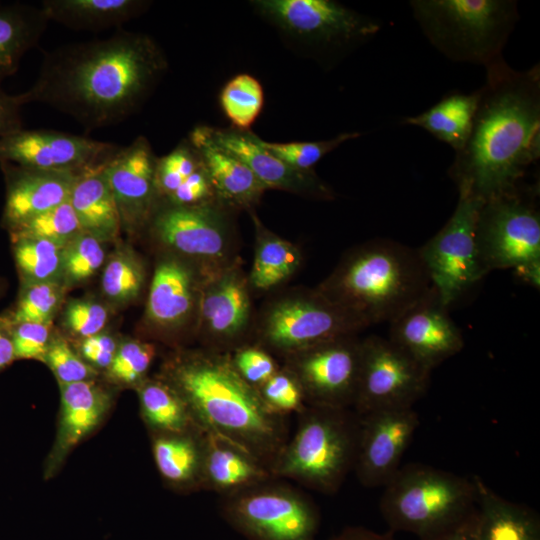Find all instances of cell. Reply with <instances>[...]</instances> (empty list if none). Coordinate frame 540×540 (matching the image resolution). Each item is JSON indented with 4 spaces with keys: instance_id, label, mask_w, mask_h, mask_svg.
Returning a JSON list of instances; mask_svg holds the SVG:
<instances>
[{
    "instance_id": "obj_34",
    "label": "cell",
    "mask_w": 540,
    "mask_h": 540,
    "mask_svg": "<svg viewBox=\"0 0 540 540\" xmlns=\"http://www.w3.org/2000/svg\"><path fill=\"white\" fill-rule=\"evenodd\" d=\"M478 91H452L424 112L406 117L404 124L421 127L456 152L465 145L477 108Z\"/></svg>"
},
{
    "instance_id": "obj_29",
    "label": "cell",
    "mask_w": 540,
    "mask_h": 540,
    "mask_svg": "<svg viewBox=\"0 0 540 540\" xmlns=\"http://www.w3.org/2000/svg\"><path fill=\"white\" fill-rule=\"evenodd\" d=\"M206 439L202 428L153 434V458L166 483L180 490L203 489Z\"/></svg>"
},
{
    "instance_id": "obj_40",
    "label": "cell",
    "mask_w": 540,
    "mask_h": 540,
    "mask_svg": "<svg viewBox=\"0 0 540 540\" xmlns=\"http://www.w3.org/2000/svg\"><path fill=\"white\" fill-rule=\"evenodd\" d=\"M103 241L82 232L63 247L62 277L67 284H76L92 277L105 259Z\"/></svg>"
},
{
    "instance_id": "obj_3",
    "label": "cell",
    "mask_w": 540,
    "mask_h": 540,
    "mask_svg": "<svg viewBox=\"0 0 540 540\" xmlns=\"http://www.w3.org/2000/svg\"><path fill=\"white\" fill-rule=\"evenodd\" d=\"M160 377L178 391L203 430L271 468L289 438L287 417L266 408L258 390L238 374L229 353L203 347L180 351L165 363Z\"/></svg>"
},
{
    "instance_id": "obj_36",
    "label": "cell",
    "mask_w": 540,
    "mask_h": 540,
    "mask_svg": "<svg viewBox=\"0 0 540 540\" xmlns=\"http://www.w3.org/2000/svg\"><path fill=\"white\" fill-rule=\"evenodd\" d=\"M13 255L25 283L57 282L62 277L63 247L54 242L12 237Z\"/></svg>"
},
{
    "instance_id": "obj_7",
    "label": "cell",
    "mask_w": 540,
    "mask_h": 540,
    "mask_svg": "<svg viewBox=\"0 0 540 540\" xmlns=\"http://www.w3.org/2000/svg\"><path fill=\"white\" fill-rule=\"evenodd\" d=\"M409 4L423 34L441 54L485 68L503 58L520 18L514 0H413Z\"/></svg>"
},
{
    "instance_id": "obj_43",
    "label": "cell",
    "mask_w": 540,
    "mask_h": 540,
    "mask_svg": "<svg viewBox=\"0 0 540 540\" xmlns=\"http://www.w3.org/2000/svg\"><path fill=\"white\" fill-rule=\"evenodd\" d=\"M156 355L152 343L140 340H128L118 345L111 365L109 377L123 385L138 386L146 379V374Z\"/></svg>"
},
{
    "instance_id": "obj_13",
    "label": "cell",
    "mask_w": 540,
    "mask_h": 540,
    "mask_svg": "<svg viewBox=\"0 0 540 540\" xmlns=\"http://www.w3.org/2000/svg\"><path fill=\"white\" fill-rule=\"evenodd\" d=\"M257 11L285 34L321 50H345L368 41L381 23L331 0H258Z\"/></svg>"
},
{
    "instance_id": "obj_21",
    "label": "cell",
    "mask_w": 540,
    "mask_h": 540,
    "mask_svg": "<svg viewBox=\"0 0 540 540\" xmlns=\"http://www.w3.org/2000/svg\"><path fill=\"white\" fill-rule=\"evenodd\" d=\"M150 142L138 136L131 144L119 148L105 166L121 228L145 229L160 197L156 185V164Z\"/></svg>"
},
{
    "instance_id": "obj_19",
    "label": "cell",
    "mask_w": 540,
    "mask_h": 540,
    "mask_svg": "<svg viewBox=\"0 0 540 540\" xmlns=\"http://www.w3.org/2000/svg\"><path fill=\"white\" fill-rule=\"evenodd\" d=\"M195 265L170 254L159 258L150 283L145 317L161 334L196 333L203 285L208 278Z\"/></svg>"
},
{
    "instance_id": "obj_48",
    "label": "cell",
    "mask_w": 540,
    "mask_h": 540,
    "mask_svg": "<svg viewBox=\"0 0 540 540\" xmlns=\"http://www.w3.org/2000/svg\"><path fill=\"white\" fill-rule=\"evenodd\" d=\"M51 323L12 324L11 335L15 359L44 360L50 344Z\"/></svg>"
},
{
    "instance_id": "obj_35",
    "label": "cell",
    "mask_w": 540,
    "mask_h": 540,
    "mask_svg": "<svg viewBox=\"0 0 540 540\" xmlns=\"http://www.w3.org/2000/svg\"><path fill=\"white\" fill-rule=\"evenodd\" d=\"M142 416L153 434L201 428L178 391L160 376L137 386Z\"/></svg>"
},
{
    "instance_id": "obj_38",
    "label": "cell",
    "mask_w": 540,
    "mask_h": 540,
    "mask_svg": "<svg viewBox=\"0 0 540 540\" xmlns=\"http://www.w3.org/2000/svg\"><path fill=\"white\" fill-rule=\"evenodd\" d=\"M11 237L42 239L65 246L82 233V228L68 201L10 230Z\"/></svg>"
},
{
    "instance_id": "obj_23",
    "label": "cell",
    "mask_w": 540,
    "mask_h": 540,
    "mask_svg": "<svg viewBox=\"0 0 540 540\" xmlns=\"http://www.w3.org/2000/svg\"><path fill=\"white\" fill-rule=\"evenodd\" d=\"M6 180L3 224L12 230L69 200L78 177L89 170H41L0 161Z\"/></svg>"
},
{
    "instance_id": "obj_1",
    "label": "cell",
    "mask_w": 540,
    "mask_h": 540,
    "mask_svg": "<svg viewBox=\"0 0 540 540\" xmlns=\"http://www.w3.org/2000/svg\"><path fill=\"white\" fill-rule=\"evenodd\" d=\"M166 69L149 35L119 28L106 39L46 52L35 83L18 95L23 105L43 103L97 129L135 113Z\"/></svg>"
},
{
    "instance_id": "obj_15",
    "label": "cell",
    "mask_w": 540,
    "mask_h": 540,
    "mask_svg": "<svg viewBox=\"0 0 540 540\" xmlns=\"http://www.w3.org/2000/svg\"><path fill=\"white\" fill-rule=\"evenodd\" d=\"M252 295L241 258L208 276L195 333L203 348L231 353L252 341L256 316Z\"/></svg>"
},
{
    "instance_id": "obj_37",
    "label": "cell",
    "mask_w": 540,
    "mask_h": 540,
    "mask_svg": "<svg viewBox=\"0 0 540 540\" xmlns=\"http://www.w3.org/2000/svg\"><path fill=\"white\" fill-rule=\"evenodd\" d=\"M220 104L233 128L250 130L263 108L262 85L249 74H238L223 87Z\"/></svg>"
},
{
    "instance_id": "obj_39",
    "label": "cell",
    "mask_w": 540,
    "mask_h": 540,
    "mask_svg": "<svg viewBox=\"0 0 540 540\" xmlns=\"http://www.w3.org/2000/svg\"><path fill=\"white\" fill-rule=\"evenodd\" d=\"M144 285V267L131 252L115 254L104 268L102 289L104 294L113 301L135 300L141 294Z\"/></svg>"
},
{
    "instance_id": "obj_25",
    "label": "cell",
    "mask_w": 540,
    "mask_h": 540,
    "mask_svg": "<svg viewBox=\"0 0 540 540\" xmlns=\"http://www.w3.org/2000/svg\"><path fill=\"white\" fill-rule=\"evenodd\" d=\"M60 386L59 427L49 461L51 472L98 427L110 407L109 395L92 380Z\"/></svg>"
},
{
    "instance_id": "obj_50",
    "label": "cell",
    "mask_w": 540,
    "mask_h": 540,
    "mask_svg": "<svg viewBox=\"0 0 540 540\" xmlns=\"http://www.w3.org/2000/svg\"><path fill=\"white\" fill-rule=\"evenodd\" d=\"M19 95H10L0 88V139L23 129Z\"/></svg>"
},
{
    "instance_id": "obj_24",
    "label": "cell",
    "mask_w": 540,
    "mask_h": 540,
    "mask_svg": "<svg viewBox=\"0 0 540 540\" xmlns=\"http://www.w3.org/2000/svg\"><path fill=\"white\" fill-rule=\"evenodd\" d=\"M188 140L205 165L217 204L233 213L255 210L266 188L249 167L217 144L205 125L196 126Z\"/></svg>"
},
{
    "instance_id": "obj_11",
    "label": "cell",
    "mask_w": 540,
    "mask_h": 540,
    "mask_svg": "<svg viewBox=\"0 0 540 540\" xmlns=\"http://www.w3.org/2000/svg\"><path fill=\"white\" fill-rule=\"evenodd\" d=\"M224 515L255 540H315L313 501L278 478L222 496Z\"/></svg>"
},
{
    "instance_id": "obj_30",
    "label": "cell",
    "mask_w": 540,
    "mask_h": 540,
    "mask_svg": "<svg viewBox=\"0 0 540 540\" xmlns=\"http://www.w3.org/2000/svg\"><path fill=\"white\" fill-rule=\"evenodd\" d=\"M255 231L254 257L247 274L254 293L279 290L300 270L303 253L294 243L268 229L255 210L249 212Z\"/></svg>"
},
{
    "instance_id": "obj_26",
    "label": "cell",
    "mask_w": 540,
    "mask_h": 540,
    "mask_svg": "<svg viewBox=\"0 0 540 540\" xmlns=\"http://www.w3.org/2000/svg\"><path fill=\"white\" fill-rule=\"evenodd\" d=\"M156 185L160 200L179 206L216 204L205 165L188 139L157 159Z\"/></svg>"
},
{
    "instance_id": "obj_16",
    "label": "cell",
    "mask_w": 540,
    "mask_h": 540,
    "mask_svg": "<svg viewBox=\"0 0 540 540\" xmlns=\"http://www.w3.org/2000/svg\"><path fill=\"white\" fill-rule=\"evenodd\" d=\"M361 360L357 335L328 340L282 359L298 380L307 405L352 408Z\"/></svg>"
},
{
    "instance_id": "obj_10",
    "label": "cell",
    "mask_w": 540,
    "mask_h": 540,
    "mask_svg": "<svg viewBox=\"0 0 540 540\" xmlns=\"http://www.w3.org/2000/svg\"><path fill=\"white\" fill-rule=\"evenodd\" d=\"M538 189L519 186L482 203L476 220L475 241L480 264L488 274L518 269L540 261Z\"/></svg>"
},
{
    "instance_id": "obj_28",
    "label": "cell",
    "mask_w": 540,
    "mask_h": 540,
    "mask_svg": "<svg viewBox=\"0 0 540 540\" xmlns=\"http://www.w3.org/2000/svg\"><path fill=\"white\" fill-rule=\"evenodd\" d=\"M272 478L270 469L251 453L207 432L203 489L222 497Z\"/></svg>"
},
{
    "instance_id": "obj_20",
    "label": "cell",
    "mask_w": 540,
    "mask_h": 540,
    "mask_svg": "<svg viewBox=\"0 0 540 540\" xmlns=\"http://www.w3.org/2000/svg\"><path fill=\"white\" fill-rule=\"evenodd\" d=\"M432 287L390 322L389 337L417 362L431 370L464 346L461 330Z\"/></svg>"
},
{
    "instance_id": "obj_51",
    "label": "cell",
    "mask_w": 540,
    "mask_h": 540,
    "mask_svg": "<svg viewBox=\"0 0 540 540\" xmlns=\"http://www.w3.org/2000/svg\"><path fill=\"white\" fill-rule=\"evenodd\" d=\"M9 316L0 317V371L15 360Z\"/></svg>"
},
{
    "instance_id": "obj_6",
    "label": "cell",
    "mask_w": 540,
    "mask_h": 540,
    "mask_svg": "<svg viewBox=\"0 0 540 540\" xmlns=\"http://www.w3.org/2000/svg\"><path fill=\"white\" fill-rule=\"evenodd\" d=\"M297 415L296 431L274 460L271 474L335 494L354 470L360 416L352 408L307 404Z\"/></svg>"
},
{
    "instance_id": "obj_46",
    "label": "cell",
    "mask_w": 540,
    "mask_h": 540,
    "mask_svg": "<svg viewBox=\"0 0 540 540\" xmlns=\"http://www.w3.org/2000/svg\"><path fill=\"white\" fill-rule=\"evenodd\" d=\"M60 384L88 381L96 370L79 356L62 338L51 339L43 360Z\"/></svg>"
},
{
    "instance_id": "obj_44",
    "label": "cell",
    "mask_w": 540,
    "mask_h": 540,
    "mask_svg": "<svg viewBox=\"0 0 540 540\" xmlns=\"http://www.w3.org/2000/svg\"><path fill=\"white\" fill-rule=\"evenodd\" d=\"M266 408L279 416L298 414L306 406L297 378L284 366L257 389Z\"/></svg>"
},
{
    "instance_id": "obj_49",
    "label": "cell",
    "mask_w": 540,
    "mask_h": 540,
    "mask_svg": "<svg viewBox=\"0 0 540 540\" xmlns=\"http://www.w3.org/2000/svg\"><path fill=\"white\" fill-rule=\"evenodd\" d=\"M118 345L115 339L104 333L86 338L80 345L81 357L93 368L108 369L116 354Z\"/></svg>"
},
{
    "instance_id": "obj_42",
    "label": "cell",
    "mask_w": 540,
    "mask_h": 540,
    "mask_svg": "<svg viewBox=\"0 0 540 540\" xmlns=\"http://www.w3.org/2000/svg\"><path fill=\"white\" fill-rule=\"evenodd\" d=\"M62 295L58 282L25 283L16 307L9 316L11 323H51Z\"/></svg>"
},
{
    "instance_id": "obj_32",
    "label": "cell",
    "mask_w": 540,
    "mask_h": 540,
    "mask_svg": "<svg viewBox=\"0 0 540 540\" xmlns=\"http://www.w3.org/2000/svg\"><path fill=\"white\" fill-rule=\"evenodd\" d=\"M148 6L141 0H44L40 7L49 21L74 30L101 31L121 28Z\"/></svg>"
},
{
    "instance_id": "obj_14",
    "label": "cell",
    "mask_w": 540,
    "mask_h": 540,
    "mask_svg": "<svg viewBox=\"0 0 540 540\" xmlns=\"http://www.w3.org/2000/svg\"><path fill=\"white\" fill-rule=\"evenodd\" d=\"M431 370L390 339H361L359 381L353 409L358 415L413 408L426 393Z\"/></svg>"
},
{
    "instance_id": "obj_45",
    "label": "cell",
    "mask_w": 540,
    "mask_h": 540,
    "mask_svg": "<svg viewBox=\"0 0 540 540\" xmlns=\"http://www.w3.org/2000/svg\"><path fill=\"white\" fill-rule=\"evenodd\" d=\"M229 354L238 374L256 389L281 367L275 356L253 342L246 343Z\"/></svg>"
},
{
    "instance_id": "obj_8",
    "label": "cell",
    "mask_w": 540,
    "mask_h": 540,
    "mask_svg": "<svg viewBox=\"0 0 540 540\" xmlns=\"http://www.w3.org/2000/svg\"><path fill=\"white\" fill-rule=\"evenodd\" d=\"M367 328L317 288H290L272 295L256 313L252 341L281 360Z\"/></svg>"
},
{
    "instance_id": "obj_47",
    "label": "cell",
    "mask_w": 540,
    "mask_h": 540,
    "mask_svg": "<svg viewBox=\"0 0 540 540\" xmlns=\"http://www.w3.org/2000/svg\"><path fill=\"white\" fill-rule=\"evenodd\" d=\"M107 318L106 308L90 300H73L67 305L64 313L67 328L82 338L101 333Z\"/></svg>"
},
{
    "instance_id": "obj_4",
    "label": "cell",
    "mask_w": 540,
    "mask_h": 540,
    "mask_svg": "<svg viewBox=\"0 0 540 540\" xmlns=\"http://www.w3.org/2000/svg\"><path fill=\"white\" fill-rule=\"evenodd\" d=\"M430 287L417 250L378 238L346 251L316 288L369 327L392 322Z\"/></svg>"
},
{
    "instance_id": "obj_22",
    "label": "cell",
    "mask_w": 540,
    "mask_h": 540,
    "mask_svg": "<svg viewBox=\"0 0 540 540\" xmlns=\"http://www.w3.org/2000/svg\"><path fill=\"white\" fill-rule=\"evenodd\" d=\"M206 129L217 144L249 167L266 190H281L315 200L335 198L332 188L315 171L303 172L292 168L267 150L261 138L250 130L210 126Z\"/></svg>"
},
{
    "instance_id": "obj_17",
    "label": "cell",
    "mask_w": 540,
    "mask_h": 540,
    "mask_svg": "<svg viewBox=\"0 0 540 540\" xmlns=\"http://www.w3.org/2000/svg\"><path fill=\"white\" fill-rule=\"evenodd\" d=\"M360 416L354 472L367 488L384 487L401 467L419 426L413 408L372 411Z\"/></svg>"
},
{
    "instance_id": "obj_31",
    "label": "cell",
    "mask_w": 540,
    "mask_h": 540,
    "mask_svg": "<svg viewBox=\"0 0 540 540\" xmlns=\"http://www.w3.org/2000/svg\"><path fill=\"white\" fill-rule=\"evenodd\" d=\"M106 163L83 172L69 198L82 231L103 242L115 239L121 229L118 208L106 175Z\"/></svg>"
},
{
    "instance_id": "obj_18",
    "label": "cell",
    "mask_w": 540,
    "mask_h": 540,
    "mask_svg": "<svg viewBox=\"0 0 540 540\" xmlns=\"http://www.w3.org/2000/svg\"><path fill=\"white\" fill-rule=\"evenodd\" d=\"M117 146L55 130H20L0 139V161L41 170H87L106 163Z\"/></svg>"
},
{
    "instance_id": "obj_5",
    "label": "cell",
    "mask_w": 540,
    "mask_h": 540,
    "mask_svg": "<svg viewBox=\"0 0 540 540\" xmlns=\"http://www.w3.org/2000/svg\"><path fill=\"white\" fill-rule=\"evenodd\" d=\"M472 479L433 466L400 467L384 486L380 511L391 532L437 540L469 521L476 511Z\"/></svg>"
},
{
    "instance_id": "obj_41",
    "label": "cell",
    "mask_w": 540,
    "mask_h": 540,
    "mask_svg": "<svg viewBox=\"0 0 540 540\" xmlns=\"http://www.w3.org/2000/svg\"><path fill=\"white\" fill-rule=\"evenodd\" d=\"M360 135L358 132H345L331 139L320 141L278 143L261 139V143L267 150L292 168L303 172H313L314 166L325 155L341 144L358 138Z\"/></svg>"
},
{
    "instance_id": "obj_54",
    "label": "cell",
    "mask_w": 540,
    "mask_h": 540,
    "mask_svg": "<svg viewBox=\"0 0 540 540\" xmlns=\"http://www.w3.org/2000/svg\"><path fill=\"white\" fill-rule=\"evenodd\" d=\"M473 516L464 525L437 540H474L472 530Z\"/></svg>"
},
{
    "instance_id": "obj_12",
    "label": "cell",
    "mask_w": 540,
    "mask_h": 540,
    "mask_svg": "<svg viewBox=\"0 0 540 540\" xmlns=\"http://www.w3.org/2000/svg\"><path fill=\"white\" fill-rule=\"evenodd\" d=\"M483 202L459 193L446 224L417 249L432 287L450 307L485 275L477 253L475 226Z\"/></svg>"
},
{
    "instance_id": "obj_53",
    "label": "cell",
    "mask_w": 540,
    "mask_h": 540,
    "mask_svg": "<svg viewBox=\"0 0 540 540\" xmlns=\"http://www.w3.org/2000/svg\"><path fill=\"white\" fill-rule=\"evenodd\" d=\"M517 276L526 284L539 288L540 285V261H536L514 270Z\"/></svg>"
},
{
    "instance_id": "obj_27",
    "label": "cell",
    "mask_w": 540,
    "mask_h": 540,
    "mask_svg": "<svg viewBox=\"0 0 540 540\" xmlns=\"http://www.w3.org/2000/svg\"><path fill=\"white\" fill-rule=\"evenodd\" d=\"M477 490L472 520L474 540H540V518L530 507L512 502L473 476Z\"/></svg>"
},
{
    "instance_id": "obj_9",
    "label": "cell",
    "mask_w": 540,
    "mask_h": 540,
    "mask_svg": "<svg viewBox=\"0 0 540 540\" xmlns=\"http://www.w3.org/2000/svg\"><path fill=\"white\" fill-rule=\"evenodd\" d=\"M234 214L217 204L179 206L160 200L145 229L166 254L212 275L240 258Z\"/></svg>"
},
{
    "instance_id": "obj_33",
    "label": "cell",
    "mask_w": 540,
    "mask_h": 540,
    "mask_svg": "<svg viewBox=\"0 0 540 540\" xmlns=\"http://www.w3.org/2000/svg\"><path fill=\"white\" fill-rule=\"evenodd\" d=\"M48 22L41 7L0 5V82L18 70L23 55L38 43Z\"/></svg>"
},
{
    "instance_id": "obj_52",
    "label": "cell",
    "mask_w": 540,
    "mask_h": 540,
    "mask_svg": "<svg viewBox=\"0 0 540 540\" xmlns=\"http://www.w3.org/2000/svg\"><path fill=\"white\" fill-rule=\"evenodd\" d=\"M334 540H395L392 532L376 533L364 528H350L345 530Z\"/></svg>"
},
{
    "instance_id": "obj_2",
    "label": "cell",
    "mask_w": 540,
    "mask_h": 540,
    "mask_svg": "<svg viewBox=\"0 0 540 540\" xmlns=\"http://www.w3.org/2000/svg\"><path fill=\"white\" fill-rule=\"evenodd\" d=\"M469 137L448 170L458 188L481 202L521 186L540 158V68L486 67Z\"/></svg>"
}]
</instances>
